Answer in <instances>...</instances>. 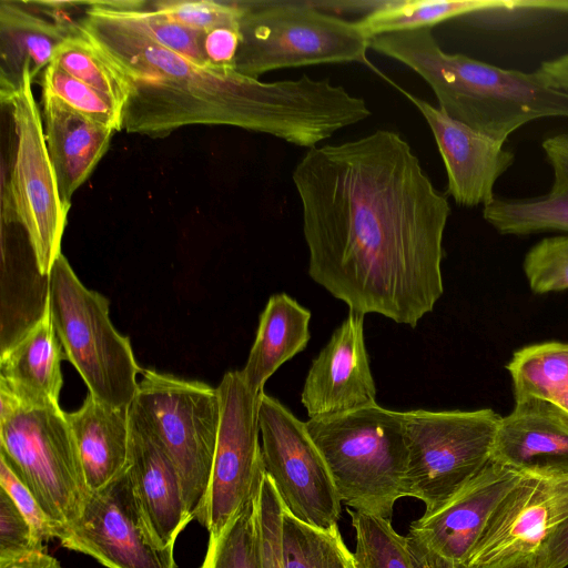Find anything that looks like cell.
<instances>
[{"label":"cell","mask_w":568,"mask_h":568,"mask_svg":"<svg viewBox=\"0 0 568 568\" xmlns=\"http://www.w3.org/2000/svg\"><path fill=\"white\" fill-rule=\"evenodd\" d=\"M491 460L520 473L568 476V417L549 400L515 402L500 418Z\"/></svg>","instance_id":"18"},{"label":"cell","mask_w":568,"mask_h":568,"mask_svg":"<svg viewBox=\"0 0 568 568\" xmlns=\"http://www.w3.org/2000/svg\"><path fill=\"white\" fill-rule=\"evenodd\" d=\"M240 48L235 71L254 79L283 68L358 62L372 68L371 38L358 21L327 13L314 2L236 1Z\"/></svg>","instance_id":"5"},{"label":"cell","mask_w":568,"mask_h":568,"mask_svg":"<svg viewBox=\"0 0 568 568\" xmlns=\"http://www.w3.org/2000/svg\"><path fill=\"white\" fill-rule=\"evenodd\" d=\"M284 505L273 480L265 473L258 489L261 568H284L282 519Z\"/></svg>","instance_id":"36"},{"label":"cell","mask_w":568,"mask_h":568,"mask_svg":"<svg viewBox=\"0 0 568 568\" xmlns=\"http://www.w3.org/2000/svg\"><path fill=\"white\" fill-rule=\"evenodd\" d=\"M538 71L551 87L568 92V52L541 62Z\"/></svg>","instance_id":"41"},{"label":"cell","mask_w":568,"mask_h":568,"mask_svg":"<svg viewBox=\"0 0 568 568\" xmlns=\"http://www.w3.org/2000/svg\"><path fill=\"white\" fill-rule=\"evenodd\" d=\"M364 316L349 310L314 358L301 394L310 418L335 416L376 404L364 341Z\"/></svg>","instance_id":"17"},{"label":"cell","mask_w":568,"mask_h":568,"mask_svg":"<svg viewBox=\"0 0 568 568\" xmlns=\"http://www.w3.org/2000/svg\"><path fill=\"white\" fill-rule=\"evenodd\" d=\"M0 459L33 494L58 539L80 517L91 493L65 413L59 405L20 402L0 417Z\"/></svg>","instance_id":"7"},{"label":"cell","mask_w":568,"mask_h":568,"mask_svg":"<svg viewBox=\"0 0 568 568\" xmlns=\"http://www.w3.org/2000/svg\"><path fill=\"white\" fill-rule=\"evenodd\" d=\"M109 2L156 43L199 65L206 67L200 49L201 31L170 20L153 10L146 1L109 0Z\"/></svg>","instance_id":"33"},{"label":"cell","mask_w":568,"mask_h":568,"mask_svg":"<svg viewBox=\"0 0 568 568\" xmlns=\"http://www.w3.org/2000/svg\"><path fill=\"white\" fill-rule=\"evenodd\" d=\"M217 392L221 419L210 484L196 520L216 536L253 496L265 469L257 418L261 394L253 393L240 371L224 374Z\"/></svg>","instance_id":"12"},{"label":"cell","mask_w":568,"mask_h":568,"mask_svg":"<svg viewBox=\"0 0 568 568\" xmlns=\"http://www.w3.org/2000/svg\"><path fill=\"white\" fill-rule=\"evenodd\" d=\"M355 531L357 568H460L438 557L390 520L347 508Z\"/></svg>","instance_id":"26"},{"label":"cell","mask_w":568,"mask_h":568,"mask_svg":"<svg viewBox=\"0 0 568 568\" xmlns=\"http://www.w3.org/2000/svg\"><path fill=\"white\" fill-rule=\"evenodd\" d=\"M129 408L103 404L88 394L78 410L65 413L90 491L106 486L129 467Z\"/></svg>","instance_id":"22"},{"label":"cell","mask_w":568,"mask_h":568,"mask_svg":"<svg viewBox=\"0 0 568 568\" xmlns=\"http://www.w3.org/2000/svg\"><path fill=\"white\" fill-rule=\"evenodd\" d=\"M257 418L264 469L284 508L318 528L337 525L342 500L306 424L264 392L258 400Z\"/></svg>","instance_id":"11"},{"label":"cell","mask_w":568,"mask_h":568,"mask_svg":"<svg viewBox=\"0 0 568 568\" xmlns=\"http://www.w3.org/2000/svg\"><path fill=\"white\" fill-rule=\"evenodd\" d=\"M131 408L173 462L191 516L199 515L210 484L221 402L217 388L145 369Z\"/></svg>","instance_id":"9"},{"label":"cell","mask_w":568,"mask_h":568,"mask_svg":"<svg viewBox=\"0 0 568 568\" xmlns=\"http://www.w3.org/2000/svg\"><path fill=\"white\" fill-rule=\"evenodd\" d=\"M523 267L536 294L568 290V235L538 242L527 252Z\"/></svg>","instance_id":"34"},{"label":"cell","mask_w":568,"mask_h":568,"mask_svg":"<svg viewBox=\"0 0 568 568\" xmlns=\"http://www.w3.org/2000/svg\"><path fill=\"white\" fill-rule=\"evenodd\" d=\"M7 106L17 138L13 166L8 184L2 181V223L24 229L36 267L48 277L61 252L67 223L64 207L51 163L42 118L32 92L30 70L12 93L0 97Z\"/></svg>","instance_id":"8"},{"label":"cell","mask_w":568,"mask_h":568,"mask_svg":"<svg viewBox=\"0 0 568 568\" xmlns=\"http://www.w3.org/2000/svg\"><path fill=\"white\" fill-rule=\"evenodd\" d=\"M78 30L128 87L122 130L162 136L191 124L231 125L312 149L369 118L363 98L329 79L303 74L263 82L202 67L153 41L109 0L88 1Z\"/></svg>","instance_id":"2"},{"label":"cell","mask_w":568,"mask_h":568,"mask_svg":"<svg viewBox=\"0 0 568 568\" xmlns=\"http://www.w3.org/2000/svg\"><path fill=\"white\" fill-rule=\"evenodd\" d=\"M284 568H357L338 526L318 528L301 521L285 508L282 519Z\"/></svg>","instance_id":"29"},{"label":"cell","mask_w":568,"mask_h":568,"mask_svg":"<svg viewBox=\"0 0 568 568\" xmlns=\"http://www.w3.org/2000/svg\"><path fill=\"white\" fill-rule=\"evenodd\" d=\"M292 180L315 283L352 311L410 327L433 311L452 209L400 134L312 148Z\"/></svg>","instance_id":"1"},{"label":"cell","mask_w":568,"mask_h":568,"mask_svg":"<svg viewBox=\"0 0 568 568\" xmlns=\"http://www.w3.org/2000/svg\"><path fill=\"white\" fill-rule=\"evenodd\" d=\"M240 42L239 21L201 32L200 49L205 65L216 70H235Z\"/></svg>","instance_id":"39"},{"label":"cell","mask_w":568,"mask_h":568,"mask_svg":"<svg viewBox=\"0 0 568 568\" xmlns=\"http://www.w3.org/2000/svg\"><path fill=\"white\" fill-rule=\"evenodd\" d=\"M47 304L67 359L99 402L129 408L139 383L130 339L109 317V301L87 288L61 253L47 277Z\"/></svg>","instance_id":"6"},{"label":"cell","mask_w":568,"mask_h":568,"mask_svg":"<svg viewBox=\"0 0 568 568\" xmlns=\"http://www.w3.org/2000/svg\"><path fill=\"white\" fill-rule=\"evenodd\" d=\"M568 519V476L524 473L488 519L463 567L535 556Z\"/></svg>","instance_id":"14"},{"label":"cell","mask_w":568,"mask_h":568,"mask_svg":"<svg viewBox=\"0 0 568 568\" xmlns=\"http://www.w3.org/2000/svg\"><path fill=\"white\" fill-rule=\"evenodd\" d=\"M0 487L31 524L40 541L57 538V529L34 498L30 489L14 475L10 467L0 459Z\"/></svg>","instance_id":"38"},{"label":"cell","mask_w":568,"mask_h":568,"mask_svg":"<svg viewBox=\"0 0 568 568\" xmlns=\"http://www.w3.org/2000/svg\"><path fill=\"white\" fill-rule=\"evenodd\" d=\"M305 424L341 500L353 510L392 520L395 504L406 494L403 412L374 404Z\"/></svg>","instance_id":"4"},{"label":"cell","mask_w":568,"mask_h":568,"mask_svg":"<svg viewBox=\"0 0 568 568\" xmlns=\"http://www.w3.org/2000/svg\"><path fill=\"white\" fill-rule=\"evenodd\" d=\"M369 49L424 79L443 113L504 144L531 121L568 118V92L551 87L538 70L505 69L448 53L429 28L373 37Z\"/></svg>","instance_id":"3"},{"label":"cell","mask_w":568,"mask_h":568,"mask_svg":"<svg viewBox=\"0 0 568 568\" xmlns=\"http://www.w3.org/2000/svg\"><path fill=\"white\" fill-rule=\"evenodd\" d=\"M501 416L491 408L403 412L408 449L405 497L432 511L490 460Z\"/></svg>","instance_id":"10"},{"label":"cell","mask_w":568,"mask_h":568,"mask_svg":"<svg viewBox=\"0 0 568 568\" xmlns=\"http://www.w3.org/2000/svg\"><path fill=\"white\" fill-rule=\"evenodd\" d=\"M383 78L418 109L430 128L445 165L447 193L462 206L489 204L496 197V182L515 162L514 152Z\"/></svg>","instance_id":"16"},{"label":"cell","mask_w":568,"mask_h":568,"mask_svg":"<svg viewBox=\"0 0 568 568\" xmlns=\"http://www.w3.org/2000/svg\"><path fill=\"white\" fill-rule=\"evenodd\" d=\"M45 300L42 314L1 348L0 383L22 403L58 406L67 358Z\"/></svg>","instance_id":"21"},{"label":"cell","mask_w":568,"mask_h":568,"mask_svg":"<svg viewBox=\"0 0 568 568\" xmlns=\"http://www.w3.org/2000/svg\"><path fill=\"white\" fill-rule=\"evenodd\" d=\"M43 128L59 193L69 211L74 192L109 149L113 130L75 112L42 90Z\"/></svg>","instance_id":"20"},{"label":"cell","mask_w":568,"mask_h":568,"mask_svg":"<svg viewBox=\"0 0 568 568\" xmlns=\"http://www.w3.org/2000/svg\"><path fill=\"white\" fill-rule=\"evenodd\" d=\"M71 33L21 2H0V97L18 89L26 69L32 82ZM42 74V73H41Z\"/></svg>","instance_id":"23"},{"label":"cell","mask_w":568,"mask_h":568,"mask_svg":"<svg viewBox=\"0 0 568 568\" xmlns=\"http://www.w3.org/2000/svg\"><path fill=\"white\" fill-rule=\"evenodd\" d=\"M550 402L568 417V389L558 393Z\"/></svg>","instance_id":"44"},{"label":"cell","mask_w":568,"mask_h":568,"mask_svg":"<svg viewBox=\"0 0 568 568\" xmlns=\"http://www.w3.org/2000/svg\"><path fill=\"white\" fill-rule=\"evenodd\" d=\"M58 540L108 568H178L173 547L163 546L148 523L129 467L90 493L80 517Z\"/></svg>","instance_id":"13"},{"label":"cell","mask_w":568,"mask_h":568,"mask_svg":"<svg viewBox=\"0 0 568 568\" xmlns=\"http://www.w3.org/2000/svg\"><path fill=\"white\" fill-rule=\"evenodd\" d=\"M149 6L170 20L201 32L237 22L240 17L236 1L158 0Z\"/></svg>","instance_id":"35"},{"label":"cell","mask_w":568,"mask_h":568,"mask_svg":"<svg viewBox=\"0 0 568 568\" xmlns=\"http://www.w3.org/2000/svg\"><path fill=\"white\" fill-rule=\"evenodd\" d=\"M40 80L42 90L75 112L114 132L122 130V106L112 98L71 77L53 63L45 68Z\"/></svg>","instance_id":"32"},{"label":"cell","mask_w":568,"mask_h":568,"mask_svg":"<svg viewBox=\"0 0 568 568\" xmlns=\"http://www.w3.org/2000/svg\"><path fill=\"white\" fill-rule=\"evenodd\" d=\"M568 566V519L559 525L536 555V568Z\"/></svg>","instance_id":"40"},{"label":"cell","mask_w":568,"mask_h":568,"mask_svg":"<svg viewBox=\"0 0 568 568\" xmlns=\"http://www.w3.org/2000/svg\"><path fill=\"white\" fill-rule=\"evenodd\" d=\"M310 320L311 312L287 294L268 298L246 364L240 371L253 393L262 394L276 369L306 347L311 337Z\"/></svg>","instance_id":"25"},{"label":"cell","mask_w":568,"mask_h":568,"mask_svg":"<svg viewBox=\"0 0 568 568\" xmlns=\"http://www.w3.org/2000/svg\"><path fill=\"white\" fill-rule=\"evenodd\" d=\"M0 568H62L60 562L45 551H36L18 558L0 560Z\"/></svg>","instance_id":"42"},{"label":"cell","mask_w":568,"mask_h":568,"mask_svg":"<svg viewBox=\"0 0 568 568\" xmlns=\"http://www.w3.org/2000/svg\"><path fill=\"white\" fill-rule=\"evenodd\" d=\"M515 402L551 400L568 389V343L546 342L516 351L506 366Z\"/></svg>","instance_id":"28"},{"label":"cell","mask_w":568,"mask_h":568,"mask_svg":"<svg viewBox=\"0 0 568 568\" xmlns=\"http://www.w3.org/2000/svg\"><path fill=\"white\" fill-rule=\"evenodd\" d=\"M129 474L148 523L163 546L174 547L193 519L178 470L164 447L130 407Z\"/></svg>","instance_id":"19"},{"label":"cell","mask_w":568,"mask_h":568,"mask_svg":"<svg viewBox=\"0 0 568 568\" xmlns=\"http://www.w3.org/2000/svg\"><path fill=\"white\" fill-rule=\"evenodd\" d=\"M36 551H44L43 542L9 494L0 487V560Z\"/></svg>","instance_id":"37"},{"label":"cell","mask_w":568,"mask_h":568,"mask_svg":"<svg viewBox=\"0 0 568 568\" xmlns=\"http://www.w3.org/2000/svg\"><path fill=\"white\" fill-rule=\"evenodd\" d=\"M523 474L490 460L443 504L412 521L408 535L462 568L494 510Z\"/></svg>","instance_id":"15"},{"label":"cell","mask_w":568,"mask_h":568,"mask_svg":"<svg viewBox=\"0 0 568 568\" xmlns=\"http://www.w3.org/2000/svg\"><path fill=\"white\" fill-rule=\"evenodd\" d=\"M542 150L554 173L550 190L523 199L495 197L483 209L485 221L505 235L568 232V133L548 136Z\"/></svg>","instance_id":"24"},{"label":"cell","mask_w":568,"mask_h":568,"mask_svg":"<svg viewBox=\"0 0 568 568\" xmlns=\"http://www.w3.org/2000/svg\"><path fill=\"white\" fill-rule=\"evenodd\" d=\"M466 568V567H462ZM478 568H536V557L525 556L508 561L499 562L496 565L478 567Z\"/></svg>","instance_id":"43"},{"label":"cell","mask_w":568,"mask_h":568,"mask_svg":"<svg viewBox=\"0 0 568 568\" xmlns=\"http://www.w3.org/2000/svg\"><path fill=\"white\" fill-rule=\"evenodd\" d=\"M500 0H387L358 20L369 37L389 32L432 29L454 18H466L498 6Z\"/></svg>","instance_id":"27"},{"label":"cell","mask_w":568,"mask_h":568,"mask_svg":"<svg viewBox=\"0 0 568 568\" xmlns=\"http://www.w3.org/2000/svg\"><path fill=\"white\" fill-rule=\"evenodd\" d=\"M51 63L112 98L123 108L128 97L123 77L106 55L79 30L64 40Z\"/></svg>","instance_id":"31"},{"label":"cell","mask_w":568,"mask_h":568,"mask_svg":"<svg viewBox=\"0 0 568 568\" xmlns=\"http://www.w3.org/2000/svg\"><path fill=\"white\" fill-rule=\"evenodd\" d=\"M260 485L221 532L210 536L200 568H261Z\"/></svg>","instance_id":"30"}]
</instances>
